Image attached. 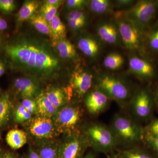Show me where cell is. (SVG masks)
Instances as JSON below:
<instances>
[{"instance_id":"1","label":"cell","mask_w":158,"mask_h":158,"mask_svg":"<svg viewBox=\"0 0 158 158\" xmlns=\"http://www.w3.org/2000/svg\"><path fill=\"white\" fill-rule=\"evenodd\" d=\"M6 53L13 62L36 72H52L59 60L47 49L30 40H21L6 47Z\"/></svg>"},{"instance_id":"2","label":"cell","mask_w":158,"mask_h":158,"mask_svg":"<svg viewBox=\"0 0 158 158\" xmlns=\"http://www.w3.org/2000/svg\"><path fill=\"white\" fill-rule=\"evenodd\" d=\"M109 126L119 146H135L144 140V128L126 114L116 113Z\"/></svg>"},{"instance_id":"3","label":"cell","mask_w":158,"mask_h":158,"mask_svg":"<svg viewBox=\"0 0 158 158\" xmlns=\"http://www.w3.org/2000/svg\"><path fill=\"white\" fill-rule=\"evenodd\" d=\"M81 132L89 146L97 152L109 154L119 146L110 127L102 123L98 122L86 125Z\"/></svg>"},{"instance_id":"4","label":"cell","mask_w":158,"mask_h":158,"mask_svg":"<svg viewBox=\"0 0 158 158\" xmlns=\"http://www.w3.org/2000/svg\"><path fill=\"white\" fill-rule=\"evenodd\" d=\"M94 87L122 108L129 105L133 96L130 86L124 80L110 74H99L95 78Z\"/></svg>"},{"instance_id":"5","label":"cell","mask_w":158,"mask_h":158,"mask_svg":"<svg viewBox=\"0 0 158 158\" xmlns=\"http://www.w3.org/2000/svg\"><path fill=\"white\" fill-rule=\"evenodd\" d=\"M121 43L134 52L142 54L144 52V32L118 11L115 15Z\"/></svg>"},{"instance_id":"6","label":"cell","mask_w":158,"mask_h":158,"mask_svg":"<svg viewBox=\"0 0 158 158\" xmlns=\"http://www.w3.org/2000/svg\"><path fill=\"white\" fill-rule=\"evenodd\" d=\"M121 11L122 14L145 32L155 18L158 11V1L140 0L130 8Z\"/></svg>"},{"instance_id":"7","label":"cell","mask_w":158,"mask_h":158,"mask_svg":"<svg viewBox=\"0 0 158 158\" xmlns=\"http://www.w3.org/2000/svg\"><path fill=\"white\" fill-rule=\"evenodd\" d=\"M83 111L79 106L66 105L60 108L53 117L58 132L67 135L79 131L83 117Z\"/></svg>"},{"instance_id":"8","label":"cell","mask_w":158,"mask_h":158,"mask_svg":"<svg viewBox=\"0 0 158 158\" xmlns=\"http://www.w3.org/2000/svg\"><path fill=\"white\" fill-rule=\"evenodd\" d=\"M88 146V141L81 131L67 135L59 144L58 158H83Z\"/></svg>"},{"instance_id":"9","label":"cell","mask_w":158,"mask_h":158,"mask_svg":"<svg viewBox=\"0 0 158 158\" xmlns=\"http://www.w3.org/2000/svg\"><path fill=\"white\" fill-rule=\"evenodd\" d=\"M154 102L147 89L140 88L133 94L128 105L134 116L140 120H144L152 115Z\"/></svg>"},{"instance_id":"10","label":"cell","mask_w":158,"mask_h":158,"mask_svg":"<svg viewBox=\"0 0 158 158\" xmlns=\"http://www.w3.org/2000/svg\"><path fill=\"white\" fill-rule=\"evenodd\" d=\"M29 131L35 138L41 139L53 138L58 132L52 118L40 116L32 119Z\"/></svg>"},{"instance_id":"11","label":"cell","mask_w":158,"mask_h":158,"mask_svg":"<svg viewBox=\"0 0 158 158\" xmlns=\"http://www.w3.org/2000/svg\"><path fill=\"white\" fill-rule=\"evenodd\" d=\"M94 82L93 75L89 72L81 69H77L71 76V90L79 98L83 97L91 90Z\"/></svg>"},{"instance_id":"12","label":"cell","mask_w":158,"mask_h":158,"mask_svg":"<svg viewBox=\"0 0 158 158\" xmlns=\"http://www.w3.org/2000/svg\"><path fill=\"white\" fill-rule=\"evenodd\" d=\"M111 101L104 93L94 87L85 95L84 102L88 112L96 116L103 112L108 108Z\"/></svg>"},{"instance_id":"13","label":"cell","mask_w":158,"mask_h":158,"mask_svg":"<svg viewBox=\"0 0 158 158\" xmlns=\"http://www.w3.org/2000/svg\"><path fill=\"white\" fill-rule=\"evenodd\" d=\"M96 31L97 36L102 42L112 45L121 43L118 26L114 19L99 22Z\"/></svg>"},{"instance_id":"14","label":"cell","mask_w":158,"mask_h":158,"mask_svg":"<svg viewBox=\"0 0 158 158\" xmlns=\"http://www.w3.org/2000/svg\"><path fill=\"white\" fill-rule=\"evenodd\" d=\"M128 65L130 73L140 78L149 80L155 76L156 71L154 66L141 57L131 55L129 57Z\"/></svg>"},{"instance_id":"15","label":"cell","mask_w":158,"mask_h":158,"mask_svg":"<svg viewBox=\"0 0 158 158\" xmlns=\"http://www.w3.org/2000/svg\"><path fill=\"white\" fill-rule=\"evenodd\" d=\"M98 37L93 35H86L80 36L77 40V45L80 51L86 56L92 59H96L100 56L102 46Z\"/></svg>"},{"instance_id":"16","label":"cell","mask_w":158,"mask_h":158,"mask_svg":"<svg viewBox=\"0 0 158 158\" xmlns=\"http://www.w3.org/2000/svg\"><path fill=\"white\" fill-rule=\"evenodd\" d=\"M14 85L15 89L23 98H33L38 92L37 84L28 78H17L15 80Z\"/></svg>"},{"instance_id":"17","label":"cell","mask_w":158,"mask_h":158,"mask_svg":"<svg viewBox=\"0 0 158 158\" xmlns=\"http://www.w3.org/2000/svg\"><path fill=\"white\" fill-rule=\"evenodd\" d=\"M38 116L52 118L57 113L58 109L51 102L43 91L37 94L35 98Z\"/></svg>"},{"instance_id":"18","label":"cell","mask_w":158,"mask_h":158,"mask_svg":"<svg viewBox=\"0 0 158 158\" xmlns=\"http://www.w3.org/2000/svg\"><path fill=\"white\" fill-rule=\"evenodd\" d=\"M44 93L48 99L58 110L66 105L70 100V94L61 88H51Z\"/></svg>"},{"instance_id":"19","label":"cell","mask_w":158,"mask_h":158,"mask_svg":"<svg viewBox=\"0 0 158 158\" xmlns=\"http://www.w3.org/2000/svg\"><path fill=\"white\" fill-rule=\"evenodd\" d=\"M6 141L8 145L12 149H19L27 143V134L23 130H11L6 135Z\"/></svg>"},{"instance_id":"20","label":"cell","mask_w":158,"mask_h":158,"mask_svg":"<svg viewBox=\"0 0 158 158\" xmlns=\"http://www.w3.org/2000/svg\"><path fill=\"white\" fill-rule=\"evenodd\" d=\"M12 103L10 94L5 92L0 96V127L6 125L11 117Z\"/></svg>"},{"instance_id":"21","label":"cell","mask_w":158,"mask_h":158,"mask_svg":"<svg viewBox=\"0 0 158 158\" xmlns=\"http://www.w3.org/2000/svg\"><path fill=\"white\" fill-rule=\"evenodd\" d=\"M56 48L61 58L74 60L77 57L75 46L67 40L62 39L56 41Z\"/></svg>"},{"instance_id":"22","label":"cell","mask_w":158,"mask_h":158,"mask_svg":"<svg viewBox=\"0 0 158 158\" xmlns=\"http://www.w3.org/2000/svg\"><path fill=\"white\" fill-rule=\"evenodd\" d=\"M116 154L120 158H157L147 151L135 145L123 148Z\"/></svg>"},{"instance_id":"23","label":"cell","mask_w":158,"mask_h":158,"mask_svg":"<svg viewBox=\"0 0 158 158\" xmlns=\"http://www.w3.org/2000/svg\"><path fill=\"white\" fill-rule=\"evenodd\" d=\"M88 6L90 11L97 15L109 14L115 9L113 1L110 0H91Z\"/></svg>"},{"instance_id":"24","label":"cell","mask_w":158,"mask_h":158,"mask_svg":"<svg viewBox=\"0 0 158 158\" xmlns=\"http://www.w3.org/2000/svg\"><path fill=\"white\" fill-rule=\"evenodd\" d=\"M39 4L37 1H26L19 9L17 15L16 20L18 23H22L30 19L37 11Z\"/></svg>"},{"instance_id":"25","label":"cell","mask_w":158,"mask_h":158,"mask_svg":"<svg viewBox=\"0 0 158 158\" xmlns=\"http://www.w3.org/2000/svg\"><path fill=\"white\" fill-rule=\"evenodd\" d=\"M49 24L51 30L50 37L55 42L65 38L66 34V28L59 17V15H56Z\"/></svg>"},{"instance_id":"26","label":"cell","mask_w":158,"mask_h":158,"mask_svg":"<svg viewBox=\"0 0 158 158\" xmlns=\"http://www.w3.org/2000/svg\"><path fill=\"white\" fill-rule=\"evenodd\" d=\"M124 58L118 53L112 52L108 54L104 59L103 65L105 68L110 70H118L123 66Z\"/></svg>"},{"instance_id":"27","label":"cell","mask_w":158,"mask_h":158,"mask_svg":"<svg viewBox=\"0 0 158 158\" xmlns=\"http://www.w3.org/2000/svg\"><path fill=\"white\" fill-rule=\"evenodd\" d=\"M59 144L48 142L40 144L35 150L40 158H58Z\"/></svg>"},{"instance_id":"28","label":"cell","mask_w":158,"mask_h":158,"mask_svg":"<svg viewBox=\"0 0 158 158\" xmlns=\"http://www.w3.org/2000/svg\"><path fill=\"white\" fill-rule=\"evenodd\" d=\"M29 20L31 23L40 33L50 37L51 30L49 24L40 15L34 14Z\"/></svg>"},{"instance_id":"29","label":"cell","mask_w":158,"mask_h":158,"mask_svg":"<svg viewBox=\"0 0 158 158\" xmlns=\"http://www.w3.org/2000/svg\"><path fill=\"white\" fill-rule=\"evenodd\" d=\"M14 118L15 121L17 123H24L31 120L32 115L20 103L18 105L15 110Z\"/></svg>"},{"instance_id":"30","label":"cell","mask_w":158,"mask_h":158,"mask_svg":"<svg viewBox=\"0 0 158 158\" xmlns=\"http://www.w3.org/2000/svg\"><path fill=\"white\" fill-rule=\"evenodd\" d=\"M147 43L154 52H158V26L155 25L147 34Z\"/></svg>"},{"instance_id":"31","label":"cell","mask_w":158,"mask_h":158,"mask_svg":"<svg viewBox=\"0 0 158 158\" xmlns=\"http://www.w3.org/2000/svg\"><path fill=\"white\" fill-rule=\"evenodd\" d=\"M59 8L58 7H55L48 6V5H43L40 9V15L48 23L50 22L57 14V11Z\"/></svg>"},{"instance_id":"32","label":"cell","mask_w":158,"mask_h":158,"mask_svg":"<svg viewBox=\"0 0 158 158\" xmlns=\"http://www.w3.org/2000/svg\"><path fill=\"white\" fill-rule=\"evenodd\" d=\"M144 138H158V118L154 119L144 128Z\"/></svg>"},{"instance_id":"33","label":"cell","mask_w":158,"mask_h":158,"mask_svg":"<svg viewBox=\"0 0 158 158\" xmlns=\"http://www.w3.org/2000/svg\"><path fill=\"white\" fill-rule=\"evenodd\" d=\"M89 1L87 0H68L66 2V6L70 11H79L87 6Z\"/></svg>"},{"instance_id":"34","label":"cell","mask_w":158,"mask_h":158,"mask_svg":"<svg viewBox=\"0 0 158 158\" xmlns=\"http://www.w3.org/2000/svg\"><path fill=\"white\" fill-rule=\"evenodd\" d=\"M21 104L31 115L37 114V105L35 100L33 98H23Z\"/></svg>"},{"instance_id":"35","label":"cell","mask_w":158,"mask_h":158,"mask_svg":"<svg viewBox=\"0 0 158 158\" xmlns=\"http://www.w3.org/2000/svg\"><path fill=\"white\" fill-rule=\"evenodd\" d=\"M69 27L73 31L81 30L87 24L88 19L67 20Z\"/></svg>"},{"instance_id":"36","label":"cell","mask_w":158,"mask_h":158,"mask_svg":"<svg viewBox=\"0 0 158 158\" xmlns=\"http://www.w3.org/2000/svg\"><path fill=\"white\" fill-rule=\"evenodd\" d=\"M15 2L13 0H0V11L10 13L15 9Z\"/></svg>"},{"instance_id":"37","label":"cell","mask_w":158,"mask_h":158,"mask_svg":"<svg viewBox=\"0 0 158 158\" xmlns=\"http://www.w3.org/2000/svg\"><path fill=\"white\" fill-rule=\"evenodd\" d=\"M114 8L121 9L120 11L126 10L131 7L136 2L133 0H116L113 1Z\"/></svg>"},{"instance_id":"38","label":"cell","mask_w":158,"mask_h":158,"mask_svg":"<svg viewBox=\"0 0 158 158\" xmlns=\"http://www.w3.org/2000/svg\"><path fill=\"white\" fill-rule=\"evenodd\" d=\"M144 140L146 141L147 145L158 156V137L150 138L145 137Z\"/></svg>"},{"instance_id":"39","label":"cell","mask_w":158,"mask_h":158,"mask_svg":"<svg viewBox=\"0 0 158 158\" xmlns=\"http://www.w3.org/2000/svg\"><path fill=\"white\" fill-rule=\"evenodd\" d=\"M62 2V1H60V0H46L44 1V4L59 7Z\"/></svg>"},{"instance_id":"40","label":"cell","mask_w":158,"mask_h":158,"mask_svg":"<svg viewBox=\"0 0 158 158\" xmlns=\"http://www.w3.org/2000/svg\"><path fill=\"white\" fill-rule=\"evenodd\" d=\"M26 158H40L36 151L32 147L29 148L28 153Z\"/></svg>"},{"instance_id":"41","label":"cell","mask_w":158,"mask_h":158,"mask_svg":"<svg viewBox=\"0 0 158 158\" xmlns=\"http://www.w3.org/2000/svg\"><path fill=\"white\" fill-rule=\"evenodd\" d=\"M8 23L4 19L0 17V31H5L8 28Z\"/></svg>"},{"instance_id":"42","label":"cell","mask_w":158,"mask_h":158,"mask_svg":"<svg viewBox=\"0 0 158 158\" xmlns=\"http://www.w3.org/2000/svg\"><path fill=\"white\" fill-rule=\"evenodd\" d=\"M0 158H16L14 154L10 152H6L0 154Z\"/></svg>"},{"instance_id":"43","label":"cell","mask_w":158,"mask_h":158,"mask_svg":"<svg viewBox=\"0 0 158 158\" xmlns=\"http://www.w3.org/2000/svg\"><path fill=\"white\" fill-rule=\"evenodd\" d=\"M5 72V64L2 62V61L0 60V77L4 74Z\"/></svg>"},{"instance_id":"44","label":"cell","mask_w":158,"mask_h":158,"mask_svg":"<svg viewBox=\"0 0 158 158\" xmlns=\"http://www.w3.org/2000/svg\"><path fill=\"white\" fill-rule=\"evenodd\" d=\"M83 158H97V157L94 153L92 152H90L87 154L86 155L84 156Z\"/></svg>"},{"instance_id":"45","label":"cell","mask_w":158,"mask_h":158,"mask_svg":"<svg viewBox=\"0 0 158 158\" xmlns=\"http://www.w3.org/2000/svg\"><path fill=\"white\" fill-rule=\"evenodd\" d=\"M107 158H120L117 155V154L114 152L108 154Z\"/></svg>"},{"instance_id":"46","label":"cell","mask_w":158,"mask_h":158,"mask_svg":"<svg viewBox=\"0 0 158 158\" xmlns=\"http://www.w3.org/2000/svg\"><path fill=\"white\" fill-rule=\"evenodd\" d=\"M154 102L158 108V88L156 92Z\"/></svg>"},{"instance_id":"47","label":"cell","mask_w":158,"mask_h":158,"mask_svg":"<svg viewBox=\"0 0 158 158\" xmlns=\"http://www.w3.org/2000/svg\"><path fill=\"white\" fill-rule=\"evenodd\" d=\"M155 25L158 26V18L157 19V20L156 22Z\"/></svg>"},{"instance_id":"48","label":"cell","mask_w":158,"mask_h":158,"mask_svg":"<svg viewBox=\"0 0 158 158\" xmlns=\"http://www.w3.org/2000/svg\"><path fill=\"white\" fill-rule=\"evenodd\" d=\"M0 44H1V40H0Z\"/></svg>"}]
</instances>
